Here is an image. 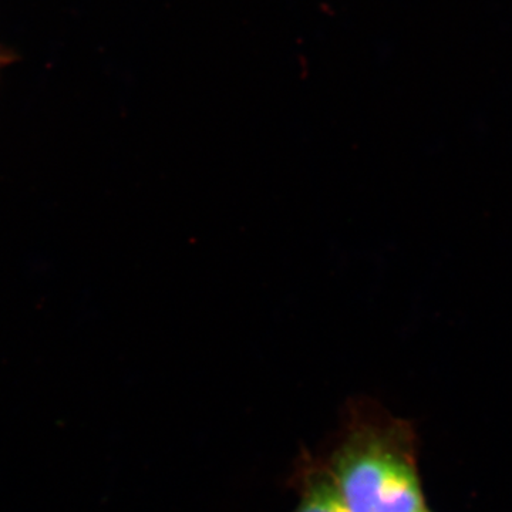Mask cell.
Returning <instances> with one entry per match:
<instances>
[{
	"label": "cell",
	"instance_id": "cell-1",
	"mask_svg": "<svg viewBox=\"0 0 512 512\" xmlns=\"http://www.w3.org/2000/svg\"><path fill=\"white\" fill-rule=\"evenodd\" d=\"M326 470L349 512L426 510L416 441L403 421H356Z\"/></svg>",
	"mask_w": 512,
	"mask_h": 512
},
{
	"label": "cell",
	"instance_id": "cell-2",
	"mask_svg": "<svg viewBox=\"0 0 512 512\" xmlns=\"http://www.w3.org/2000/svg\"><path fill=\"white\" fill-rule=\"evenodd\" d=\"M292 512H349L326 468H316L303 480L301 498Z\"/></svg>",
	"mask_w": 512,
	"mask_h": 512
},
{
	"label": "cell",
	"instance_id": "cell-3",
	"mask_svg": "<svg viewBox=\"0 0 512 512\" xmlns=\"http://www.w3.org/2000/svg\"><path fill=\"white\" fill-rule=\"evenodd\" d=\"M421 512H429V511H427V510H423V511H421Z\"/></svg>",
	"mask_w": 512,
	"mask_h": 512
}]
</instances>
